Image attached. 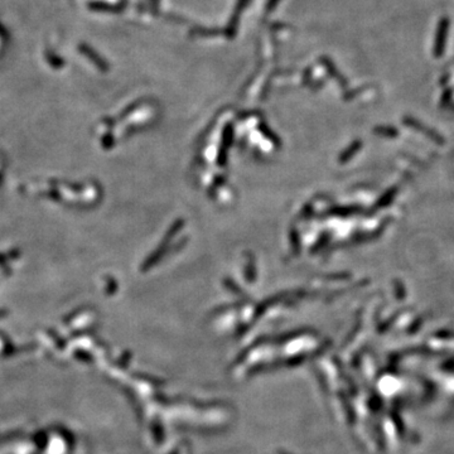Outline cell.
Returning a JSON list of instances; mask_svg holds the SVG:
<instances>
[{
    "instance_id": "1",
    "label": "cell",
    "mask_w": 454,
    "mask_h": 454,
    "mask_svg": "<svg viewBox=\"0 0 454 454\" xmlns=\"http://www.w3.org/2000/svg\"><path fill=\"white\" fill-rule=\"evenodd\" d=\"M449 31V20L448 18H442L439 24H438L437 34H435L434 47H433V53L435 56H441L446 48L447 38H448Z\"/></svg>"
},
{
    "instance_id": "2",
    "label": "cell",
    "mask_w": 454,
    "mask_h": 454,
    "mask_svg": "<svg viewBox=\"0 0 454 454\" xmlns=\"http://www.w3.org/2000/svg\"><path fill=\"white\" fill-rule=\"evenodd\" d=\"M5 314V312H0V317H3Z\"/></svg>"
}]
</instances>
